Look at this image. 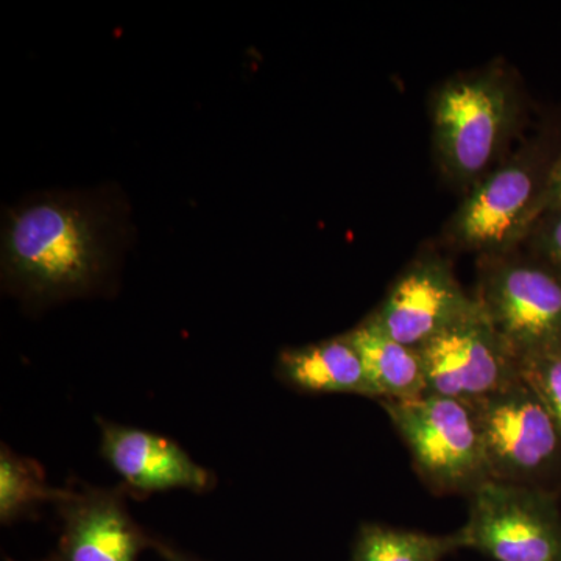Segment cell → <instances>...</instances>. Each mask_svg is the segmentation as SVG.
I'll use <instances>...</instances> for the list:
<instances>
[{
  "mask_svg": "<svg viewBox=\"0 0 561 561\" xmlns=\"http://www.w3.org/2000/svg\"><path fill=\"white\" fill-rule=\"evenodd\" d=\"M98 426L102 457L128 494L149 496L169 490L203 494L216 486V476L171 438L105 419H98Z\"/></svg>",
  "mask_w": 561,
  "mask_h": 561,
  "instance_id": "obj_11",
  "label": "cell"
},
{
  "mask_svg": "<svg viewBox=\"0 0 561 561\" xmlns=\"http://www.w3.org/2000/svg\"><path fill=\"white\" fill-rule=\"evenodd\" d=\"M151 551L157 552L164 561H203L194 553L184 551L172 541L157 537V535H153V540H151Z\"/></svg>",
  "mask_w": 561,
  "mask_h": 561,
  "instance_id": "obj_19",
  "label": "cell"
},
{
  "mask_svg": "<svg viewBox=\"0 0 561 561\" xmlns=\"http://www.w3.org/2000/svg\"><path fill=\"white\" fill-rule=\"evenodd\" d=\"M98 221L83 206L46 198L13 210L3 231V280L31 301L90 294L105 273Z\"/></svg>",
  "mask_w": 561,
  "mask_h": 561,
  "instance_id": "obj_1",
  "label": "cell"
},
{
  "mask_svg": "<svg viewBox=\"0 0 561 561\" xmlns=\"http://www.w3.org/2000/svg\"><path fill=\"white\" fill-rule=\"evenodd\" d=\"M531 254L561 275V209L546 213L527 239Z\"/></svg>",
  "mask_w": 561,
  "mask_h": 561,
  "instance_id": "obj_17",
  "label": "cell"
},
{
  "mask_svg": "<svg viewBox=\"0 0 561 561\" xmlns=\"http://www.w3.org/2000/svg\"><path fill=\"white\" fill-rule=\"evenodd\" d=\"M478 308L448 260L426 251L398 275L368 319L394 341L420 348Z\"/></svg>",
  "mask_w": 561,
  "mask_h": 561,
  "instance_id": "obj_9",
  "label": "cell"
},
{
  "mask_svg": "<svg viewBox=\"0 0 561 561\" xmlns=\"http://www.w3.org/2000/svg\"><path fill=\"white\" fill-rule=\"evenodd\" d=\"M490 479L560 493L561 434L522 376L474 402Z\"/></svg>",
  "mask_w": 561,
  "mask_h": 561,
  "instance_id": "obj_6",
  "label": "cell"
},
{
  "mask_svg": "<svg viewBox=\"0 0 561 561\" xmlns=\"http://www.w3.org/2000/svg\"><path fill=\"white\" fill-rule=\"evenodd\" d=\"M474 298L519 362L561 353V275L540 257H479Z\"/></svg>",
  "mask_w": 561,
  "mask_h": 561,
  "instance_id": "obj_5",
  "label": "cell"
},
{
  "mask_svg": "<svg viewBox=\"0 0 561 561\" xmlns=\"http://www.w3.org/2000/svg\"><path fill=\"white\" fill-rule=\"evenodd\" d=\"M275 375L284 386L306 394H357L376 400L359 353L345 332L308 345L280 351Z\"/></svg>",
  "mask_w": 561,
  "mask_h": 561,
  "instance_id": "obj_12",
  "label": "cell"
},
{
  "mask_svg": "<svg viewBox=\"0 0 561 561\" xmlns=\"http://www.w3.org/2000/svg\"><path fill=\"white\" fill-rule=\"evenodd\" d=\"M478 301V300H476ZM427 393L474 402L522 376L519 360L481 306L420 346Z\"/></svg>",
  "mask_w": 561,
  "mask_h": 561,
  "instance_id": "obj_8",
  "label": "cell"
},
{
  "mask_svg": "<svg viewBox=\"0 0 561 561\" xmlns=\"http://www.w3.org/2000/svg\"><path fill=\"white\" fill-rule=\"evenodd\" d=\"M561 209V149L557 151L546 191V213Z\"/></svg>",
  "mask_w": 561,
  "mask_h": 561,
  "instance_id": "obj_18",
  "label": "cell"
},
{
  "mask_svg": "<svg viewBox=\"0 0 561 561\" xmlns=\"http://www.w3.org/2000/svg\"><path fill=\"white\" fill-rule=\"evenodd\" d=\"M559 494L494 479L482 483L457 529L463 549L493 561H561Z\"/></svg>",
  "mask_w": 561,
  "mask_h": 561,
  "instance_id": "obj_7",
  "label": "cell"
},
{
  "mask_svg": "<svg viewBox=\"0 0 561 561\" xmlns=\"http://www.w3.org/2000/svg\"><path fill=\"white\" fill-rule=\"evenodd\" d=\"M519 373L551 413L561 434V353L519 362Z\"/></svg>",
  "mask_w": 561,
  "mask_h": 561,
  "instance_id": "obj_16",
  "label": "cell"
},
{
  "mask_svg": "<svg viewBox=\"0 0 561 561\" xmlns=\"http://www.w3.org/2000/svg\"><path fill=\"white\" fill-rule=\"evenodd\" d=\"M381 405L411 453L421 481L435 494L470 497L490 481L478 415L470 402L423 394Z\"/></svg>",
  "mask_w": 561,
  "mask_h": 561,
  "instance_id": "obj_4",
  "label": "cell"
},
{
  "mask_svg": "<svg viewBox=\"0 0 561 561\" xmlns=\"http://www.w3.org/2000/svg\"><path fill=\"white\" fill-rule=\"evenodd\" d=\"M431 110L438 168L453 186L470 191L500 164L518 130L523 102L511 70L493 62L446 80Z\"/></svg>",
  "mask_w": 561,
  "mask_h": 561,
  "instance_id": "obj_2",
  "label": "cell"
},
{
  "mask_svg": "<svg viewBox=\"0 0 561 561\" xmlns=\"http://www.w3.org/2000/svg\"><path fill=\"white\" fill-rule=\"evenodd\" d=\"M556 153L530 140L479 180L454 210L443 236L456 250L479 257L518 250L546 214V191Z\"/></svg>",
  "mask_w": 561,
  "mask_h": 561,
  "instance_id": "obj_3",
  "label": "cell"
},
{
  "mask_svg": "<svg viewBox=\"0 0 561 561\" xmlns=\"http://www.w3.org/2000/svg\"><path fill=\"white\" fill-rule=\"evenodd\" d=\"M124 486L102 489L80 483L65 489L54 505L61 522L57 548L44 561H138L151 549L147 534L127 507Z\"/></svg>",
  "mask_w": 561,
  "mask_h": 561,
  "instance_id": "obj_10",
  "label": "cell"
},
{
  "mask_svg": "<svg viewBox=\"0 0 561 561\" xmlns=\"http://www.w3.org/2000/svg\"><path fill=\"white\" fill-rule=\"evenodd\" d=\"M463 549L459 530L453 534L401 529L381 523H362L348 561H445Z\"/></svg>",
  "mask_w": 561,
  "mask_h": 561,
  "instance_id": "obj_14",
  "label": "cell"
},
{
  "mask_svg": "<svg viewBox=\"0 0 561 561\" xmlns=\"http://www.w3.org/2000/svg\"><path fill=\"white\" fill-rule=\"evenodd\" d=\"M359 353L376 391V400L408 401L427 393L426 370L420 348L394 341L368 317L345 332Z\"/></svg>",
  "mask_w": 561,
  "mask_h": 561,
  "instance_id": "obj_13",
  "label": "cell"
},
{
  "mask_svg": "<svg viewBox=\"0 0 561 561\" xmlns=\"http://www.w3.org/2000/svg\"><path fill=\"white\" fill-rule=\"evenodd\" d=\"M65 489L47 482L38 461L20 456L2 445L0 448V523L2 526L32 518L44 504H57Z\"/></svg>",
  "mask_w": 561,
  "mask_h": 561,
  "instance_id": "obj_15",
  "label": "cell"
}]
</instances>
